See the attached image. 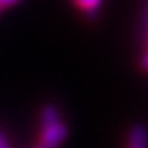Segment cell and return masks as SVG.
I'll list each match as a JSON object with an SVG mask.
<instances>
[{
  "mask_svg": "<svg viewBox=\"0 0 148 148\" xmlns=\"http://www.w3.org/2000/svg\"><path fill=\"white\" fill-rule=\"evenodd\" d=\"M17 2H20V0H0V8H2V6H11Z\"/></svg>",
  "mask_w": 148,
  "mask_h": 148,
  "instance_id": "8992f818",
  "label": "cell"
},
{
  "mask_svg": "<svg viewBox=\"0 0 148 148\" xmlns=\"http://www.w3.org/2000/svg\"><path fill=\"white\" fill-rule=\"evenodd\" d=\"M0 11H2V8H0Z\"/></svg>",
  "mask_w": 148,
  "mask_h": 148,
  "instance_id": "ba28073f",
  "label": "cell"
},
{
  "mask_svg": "<svg viewBox=\"0 0 148 148\" xmlns=\"http://www.w3.org/2000/svg\"><path fill=\"white\" fill-rule=\"evenodd\" d=\"M80 9H83L89 17H95L97 11L101 5V0H74Z\"/></svg>",
  "mask_w": 148,
  "mask_h": 148,
  "instance_id": "277c9868",
  "label": "cell"
},
{
  "mask_svg": "<svg viewBox=\"0 0 148 148\" xmlns=\"http://www.w3.org/2000/svg\"><path fill=\"white\" fill-rule=\"evenodd\" d=\"M36 148H44V147H41V145H38V147H36Z\"/></svg>",
  "mask_w": 148,
  "mask_h": 148,
  "instance_id": "52a82bcc",
  "label": "cell"
},
{
  "mask_svg": "<svg viewBox=\"0 0 148 148\" xmlns=\"http://www.w3.org/2000/svg\"><path fill=\"white\" fill-rule=\"evenodd\" d=\"M59 121V112L55 106L51 104H45L41 110V125H49V124H55Z\"/></svg>",
  "mask_w": 148,
  "mask_h": 148,
  "instance_id": "3957f363",
  "label": "cell"
},
{
  "mask_svg": "<svg viewBox=\"0 0 148 148\" xmlns=\"http://www.w3.org/2000/svg\"><path fill=\"white\" fill-rule=\"evenodd\" d=\"M0 148H9V142L6 140V138L0 133Z\"/></svg>",
  "mask_w": 148,
  "mask_h": 148,
  "instance_id": "5b68a950",
  "label": "cell"
},
{
  "mask_svg": "<svg viewBox=\"0 0 148 148\" xmlns=\"http://www.w3.org/2000/svg\"><path fill=\"white\" fill-rule=\"evenodd\" d=\"M127 148H147V130L142 124H136L130 129Z\"/></svg>",
  "mask_w": 148,
  "mask_h": 148,
  "instance_id": "7a4b0ae2",
  "label": "cell"
},
{
  "mask_svg": "<svg viewBox=\"0 0 148 148\" xmlns=\"http://www.w3.org/2000/svg\"><path fill=\"white\" fill-rule=\"evenodd\" d=\"M66 136H68V127L65 123L58 121L55 124L42 127L41 136H39V140H41L39 145L44 148H56L66 139Z\"/></svg>",
  "mask_w": 148,
  "mask_h": 148,
  "instance_id": "6da1fadb",
  "label": "cell"
}]
</instances>
